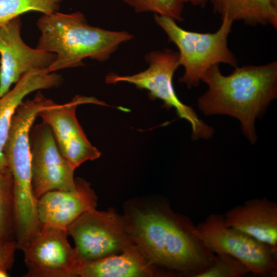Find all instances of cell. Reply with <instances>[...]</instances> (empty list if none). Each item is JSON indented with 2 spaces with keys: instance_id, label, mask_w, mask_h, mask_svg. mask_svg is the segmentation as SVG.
<instances>
[{
  "instance_id": "obj_1",
  "label": "cell",
  "mask_w": 277,
  "mask_h": 277,
  "mask_svg": "<svg viewBox=\"0 0 277 277\" xmlns=\"http://www.w3.org/2000/svg\"><path fill=\"white\" fill-rule=\"evenodd\" d=\"M124 216L133 242L171 276L195 277L215 258L196 226L175 212L167 202L131 207Z\"/></svg>"
},
{
  "instance_id": "obj_2",
  "label": "cell",
  "mask_w": 277,
  "mask_h": 277,
  "mask_svg": "<svg viewBox=\"0 0 277 277\" xmlns=\"http://www.w3.org/2000/svg\"><path fill=\"white\" fill-rule=\"evenodd\" d=\"M220 65L211 67L202 81L207 90L197 99L205 115H227L236 118L251 144L257 140L255 122L277 97V61L235 68L224 75Z\"/></svg>"
},
{
  "instance_id": "obj_3",
  "label": "cell",
  "mask_w": 277,
  "mask_h": 277,
  "mask_svg": "<svg viewBox=\"0 0 277 277\" xmlns=\"http://www.w3.org/2000/svg\"><path fill=\"white\" fill-rule=\"evenodd\" d=\"M37 25L41 34L36 48L55 54L46 70L49 73L83 66L87 58L106 61L122 43L133 37L125 31L90 26L80 12L43 14Z\"/></svg>"
},
{
  "instance_id": "obj_4",
  "label": "cell",
  "mask_w": 277,
  "mask_h": 277,
  "mask_svg": "<svg viewBox=\"0 0 277 277\" xmlns=\"http://www.w3.org/2000/svg\"><path fill=\"white\" fill-rule=\"evenodd\" d=\"M37 108L24 103L13 117L4 149V156L13 180L14 225L17 237L29 239L40 230L37 200L32 187L29 134L37 116Z\"/></svg>"
},
{
  "instance_id": "obj_5",
  "label": "cell",
  "mask_w": 277,
  "mask_h": 277,
  "mask_svg": "<svg viewBox=\"0 0 277 277\" xmlns=\"http://www.w3.org/2000/svg\"><path fill=\"white\" fill-rule=\"evenodd\" d=\"M156 24L179 49L180 66L184 72L179 81L188 88L197 87L207 71L212 66L228 64L234 68L238 61L228 46V38L233 21L222 18L219 29L213 33H200L182 28L173 19L155 14Z\"/></svg>"
},
{
  "instance_id": "obj_6",
  "label": "cell",
  "mask_w": 277,
  "mask_h": 277,
  "mask_svg": "<svg viewBox=\"0 0 277 277\" xmlns=\"http://www.w3.org/2000/svg\"><path fill=\"white\" fill-rule=\"evenodd\" d=\"M146 60L149 67L145 70L126 76L109 73L106 77V83L126 82L138 89L147 90L151 98L160 99L164 102V107L174 108L180 118L189 123L193 140L212 137L213 128L201 120L191 107L183 104L174 91L173 76L180 66L178 51L165 49L150 52L146 55Z\"/></svg>"
},
{
  "instance_id": "obj_7",
  "label": "cell",
  "mask_w": 277,
  "mask_h": 277,
  "mask_svg": "<svg viewBox=\"0 0 277 277\" xmlns=\"http://www.w3.org/2000/svg\"><path fill=\"white\" fill-rule=\"evenodd\" d=\"M80 263L122 252L133 244L124 216L113 210H89L67 228Z\"/></svg>"
},
{
  "instance_id": "obj_8",
  "label": "cell",
  "mask_w": 277,
  "mask_h": 277,
  "mask_svg": "<svg viewBox=\"0 0 277 277\" xmlns=\"http://www.w3.org/2000/svg\"><path fill=\"white\" fill-rule=\"evenodd\" d=\"M196 228L214 253L233 256L254 275L277 276V250L228 226L224 215L211 214Z\"/></svg>"
},
{
  "instance_id": "obj_9",
  "label": "cell",
  "mask_w": 277,
  "mask_h": 277,
  "mask_svg": "<svg viewBox=\"0 0 277 277\" xmlns=\"http://www.w3.org/2000/svg\"><path fill=\"white\" fill-rule=\"evenodd\" d=\"M32 187L37 200L52 190H71L76 186L75 168L63 155L50 127L32 126L29 134Z\"/></svg>"
},
{
  "instance_id": "obj_10",
  "label": "cell",
  "mask_w": 277,
  "mask_h": 277,
  "mask_svg": "<svg viewBox=\"0 0 277 277\" xmlns=\"http://www.w3.org/2000/svg\"><path fill=\"white\" fill-rule=\"evenodd\" d=\"M105 104L94 97L76 95L64 104L53 103L38 114L51 128L60 151L76 169L85 162L98 158L101 152L87 139L76 116L82 104Z\"/></svg>"
},
{
  "instance_id": "obj_11",
  "label": "cell",
  "mask_w": 277,
  "mask_h": 277,
  "mask_svg": "<svg viewBox=\"0 0 277 277\" xmlns=\"http://www.w3.org/2000/svg\"><path fill=\"white\" fill-rule=\"evenodd\" d=\"M66 230L42 226L22 250L28 268L27 277H73L80 262Z\"/></svg>"
},
{
  "instance_id": "obj_12",
  "label": "cell",
  "mask_w": 277,
  "mask_h": 277,
  "mask_svg": "<svg viewBox=\"0 0 277 277\" xmlns=\"http://www.w3.org/2000/svg\"><path fill=\"white\" fill-rule=\"evenodd\" d=\"M21 22L16 17L0 26V97L24 75L47 70L55 54L27 45L21 36Z\"/></svg>"
},
{
  "instance_id": "obj_13",
  "label": "cell",
  "mask_w": 277,
  "mask_h": 277,
  "mask_svg": "<svg viewBox=\"0 0 277 277\" xmlns=\"http://www.w3.org/2000/svg\"><path fill=\"white\" fill-rule=\"evenodd\" d=\"M75 180V189L50 191L37 199V215L42 226L67 230L81 215L96 208L97 197L90 184L81 178Z\"/></svg>"
},
{
  "instance_id": "obj_14",
  "label": "cell",
  "mask_w": 277,
  "mask_h": 277,
  "mask_svg": "<svg viewBox=\"0 0 277 277\" xmlns=\"http://www.w3.org/2000/svg\"><path fill=\"white\" fill-rule=\"evenodd\" d=\"M226 224L277 250V204L266 198L247 201L224 215Z\"/></svg>"
},
{
  "instance_id": "obj_15",
  "label": "cell",
  "mask_w": 277,
  "mask_h": 277,
  "mask_svg": "<svg viewBox=\"0 0 277 277\" xmlns=\"http://www.w3.org/2000/svg\"><path fill=\"white\" fill-rule=\"evenodd\" d=\"M154 265L133 243L120 253L80 263L76 276L148 277L169 276Z\"/></svg>"
},
{
  "instance_id": "obj_16",
  "label": "cell",
  "mask_w": 277,
  "mask_h": 277,
  "mask_svg": "<svg viewBox=\"0 0 277 277\" xmlns=\"http://www.w3.org/2000/svg\"><path fill=\"white\" fill-rule=\"evenodd\" d=\"M61 76L46 70H34L24 75L12 89L0 97V172L9 170L4 156L7 142L14 113L29 93L40 89H47L59 86Z\"/></svg>"
},
{
  "instance_id": "obj_17",
  "label": "cell",
  "mask_w": 277,
  "mask_h": 277,
  "mask_svg": "<svg viewBox=\"0 0 277 277\" xmlns=\"http://www.w3.org/2000/svg\"><path fill=\"white\" fill-rule=\"evenodd\" d=\"M205 6L212 5L221 18L227 16L234 21L255 26L271 25L277 27V7L271 0H202Z\"/></svg>"
},
{
  "instance_id": "obj_18",
  "label": "cell",
  "mask_w": 277,
  "mask_h": 277,
  "mask_svg": "<svg viewBox=\"0 0 277 277\" xmlns=\"http://www.w3.org/2000/svg\"><path fill=\"white\" fill-rule=\"evenodd\" d=\"M64 0H0V26L29 11L57 12Z\"/></svg>"
},
{
  "instance_id": "obj_19",
  "label": "cell",
  "mask_w": 277,
  "mask_h": 277,
  "mask_svg": "<svg viewBox=\"0 0 277 277\" xmlns=\"http://www.w3.org/2000/svg\"><path fill=\"white\" fill-rule=\"evenodd\" d=\"M14 231L13 180L9 170L0 172V238L11 240Z\"/></svg>"
},
{
  "instance_id": "obj_20",
  "label": "cell",
  "mask_w": 277,
  "mask_h": 277,
  "mask_svg": "<svg viewBox=\"0 0 277 277\" xmlns=\"http://www.w3.org/2000/svg\"><path fill=\"white\" fill-rule=\"evenodd\" d=\"M137 13L153 12L171 18L175 21L184 20V3L181 0H123Z\"/></svg>"
},
{
  "instance_id": "obj_21",
  "label": "cell",
  "mask_w": 277,
  "mask_h": 277,
  "mask_svg": "<svg viewBox=\"0 0 277 277\" xmlns=\"http://www.w3.org/2000/svg\"><path fill=\"white\" fill-rule=\"evenodd\" d=\"M212 264L195 277H243L249 273L239 260L224 253L215 254Z\"/></svg>"
},
{
  "instance_id": "obj_22",
  "label": "cell",
  "mask_w": 277,
  "mask_h": 277,
  "mask_svg": "<svg viewBox=\"0 0 277 277\" xmlns=\"http://www.w3.org/2000/svg\"><path fill=\"white\" fill-rule=\"evenodd\" d=\"M16 248V242L0 238V269L7 271L11 268Z\"/></svg>"
},
{
  "instance_id": "obj_23",
  "label": "cell",
  "mask_w": 277,
  "mask_h": 277,
  "mask_svg": "<svg viewBox=\"0 0 277 277\" xmlns=\"http://www.w3.org/2000/svg\"><path fill=\"white\" fill-rule=\"evenodd\" d=\"M184 3L185 2L190 3L191 4L196 6H205L202 0H181Z\"/></svg>"
},
{
  "instance_id": "obj_24",
  "label": "cell",
  "mask_w": 277,
  "mask_h": 277,
  "mask_svg": "<svg viewBox=\"0 0 277 277\" xmlns=\"http://www.w3.org/2000/svg\"><path fill=\"white\" fill-rule=\"evenodd\" d=\"M271 1L273 4L274 5V6L277 7V0H271Z\"/></svg>"
}]
</instances>
